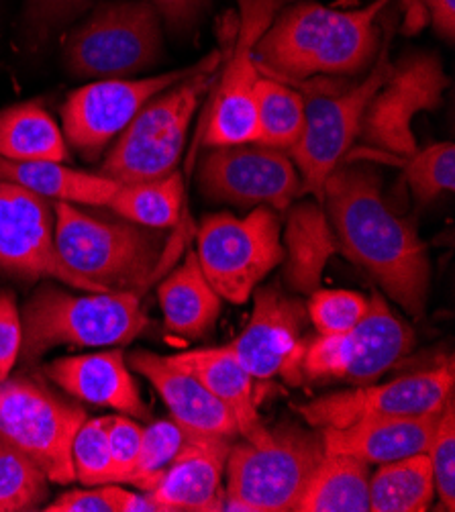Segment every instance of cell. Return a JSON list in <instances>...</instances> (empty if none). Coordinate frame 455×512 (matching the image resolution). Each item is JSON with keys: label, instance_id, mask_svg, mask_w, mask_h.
<instances>
[{"label": "cell", "instance_id": "f1b7e54d", "mask_svg": "<svg viewBox=\"0 0 455 512\" xmlns=\"http://www.w3.org/2000/svg\"><path fill=\"white\" fill-rule=\"evenodd\" d=\"M435 498L427 453L378 466L370 476V512H425Z\"/></svg>", "mask_w": 455, "mask_h": 512}, {"label": "cell", "instance_id": "5bb4252c", "mask_svg": "<svg viewBox=\"0 0 455 512\" xmlns=\"http://www.w3.org/2000/svg\"><path fill=\"white\" fill-rule=\"evenodd\" d=\"M447 76L435 54H413L392 66L386 82L366 107L360 137L400 162L419 149L413 119L435 111L447 88Z\"/></svg>", "mask_w": 455, "mask_h": 512}, {"label": "cell", "instance_id": "f35d334b", "mask_svg": "<svg viewBox=\"0 0 455 512\" xmlns=\"http://www.w3.org/2000/svg\"><path fill=\"white\" fill-rule=\"evenodd\" d=\"M23 321L17 298L11 290H0V382L7 380L21 355Z\"/></svg>", "mask_w": 455, "mask_h": 512}, {"label": "cell", "instance_id": "7c38bea8", "mask_svg": "<svg viewBox=\"0 0 455 512\" xmlns=\"http://www.w3.org/2000/svg\"><path fill=\"white\" fill-rule=\"evenodd\" d=\"M455 388V364L449 357L437 368L413 372L384 384H362L296 404L309 427H347L366 419L429 417L443 411Z\"/></svg>", "mask_w": 455, "mask_h": 512}, {"label": "cell", "instance_id": "4fadbf2b", "mask_svg": "<svg viewBox=\"0 0 455 512\" xmlns=\"http://www.w3.org/2000/svg\"><path fill=\"white\" fill-rule=\"evenodd\" d=\"M284 7V0H239V27L231 56L217 76L215 102L211 107L205 145L225 147L258 141L256 84L262 76L256 62V45L274 17Z\"/></svg>", "mask_w": 455, "mask_h": 512}, {"label": "cell", "instance_id": "ee69618b", "mask_svg": "<svg viewBox=\"0 0 455 512\" xmlns=\"http://www.w3.org/2000/svg\"><path fill=\"white\" fill-rule=\"evenodd\" d=\"M111 494L117 512H160V506L147 492H129L119 484H111Z\"/></svg>", "mask_w": 455, "mask_h": 512}, {"label": "cell", "instance_id": "7a4b0ae2", "mask_svg": "<svg viewBox=\"0 0 455 512\" xmlns=\"http://www.w3.org/2000/svg\"><path fill=\"white\" fill-rule=\"evenodd\" d=\"M390 0L356 11L298 3L274 17L256 45L262 74L278 80L358 76L378 58V19Z\"/></svg>", "mask_w": 455, "mask_h": 512}, {"label": "cell", "instance_id": "d6a6232c", "mask_svg": "<svg viewBox=\"0 0 455 512\" xmlns=\"http://www.w3.org/2000/svg\"><path fill=\"white\" fill-rule=\"evenodd\" d=\"M188 437L190 431L172 417L143 427L141 451L127 484L141 492L154 490L174 464Z\"/></svg>", "mask_w": 455, "mask_h": 512}, {"label": "cell", "instance_id": "ffe728a7", "mask_svg": "<svg viewBox=\"0 0 455 512\" xmlns=\"http://www.w3.org/2000/svg\"><path fill=\"white\" fill-rule=\"evenodd\" d=\"M43 374L72 398L111 408L139 421H149L147 404L129 372L123 349L60 357L47 364Z\"/></svg>", "mask_w": 455, "mask_h": 512}, {"label": "cell", "instance_id": "9c48e42d", "mask_svg": "<svg viewBox=\"0 0 455 512\" xmlns=\"http://www.w3.org/2000/svg\"><path fill=\"white\" fill-rule=\"evenodd\" d=\"M162 47V17L151 0H119L70 33L64 60L76 78H127L158 64Z\"/></svg>", "mask_w": 455, "mask_h": 512}, {"label": "cell", "instance_id": "cb8c5ba5", "mask_svg": "<svg viewBox=\"0 0 455 512\" xmlns=\"http://www.w3.org/2000/svg\"><path fill=\"white\" fill-rule=\"evenodd\" d=\"M339 253L337 235L321 202H298L290 209L284 229L286 280L300 292L311 294L321 288L323 272Z\"/></svg>", "mask_w": 455, "mask_h": 512}, {"label": "cell", "instance_id": "60d3db41", "mask_svg": "<svg viewBox=\"0 0 455 512\" xmlns=\"http://www.w3.org/2000/svg\"><path fill=\"white\" fill-rule=\"evenodd\" d=\"M47 512H117L111 484L88 486V490H70L58 496L47 508Z\"/></svg>", "mask_w": 455, "mask_h": 512}, {"label": "cell", "instance_id": "74e56055", "mask_svg": "<svg viewBox=\"0 0 455 512\" xmlns=\"http://www.w3.org/2000/svg\"><path fill=\"white\" fill-rule=\"evenodd\" d=\"M111 459H113V482L111 484H127L131 472L135 470L137 457L141 451L143 425L129 417H109L107 425Z\"/></svg>", "mask_w": 455, "mask_h": 512}, {"label": "cell", "instance_id": "f546056e", "mask_svg": "<svg viewBox=\"0 0 455 512\" xmlns=\"http://www.w3.org/2000/svg\"><path fill=\"white\" fill-rule=\"evenodd\" d=\"M184 198V180L178 170L172 174L133 184H119L107 207L121 219L147 227L172 229L180 221Z\"/></svg>", "mask_w": 455, "mask_h": 512}, {"label": "cell", "instance_id": "2e32d148", "mask_svg": "<svg viewBox=\"0 0 455 512\" xmlns=\"http://www.w3.org/2000/svg\"><path fill=\"white\" fill-rule=\"evenodd\" d=\"M200 190L209 200L235 207L286 211L302 194L300 174L282 149L262 143L213 147L200 164Z\"/></svg>", "mask_w": 455, "mask_h": 512}, {"label": "cell", "instance_id": "ac0fdd59", "mask_svg": "<svg viewBox=\"0 0 455 512\" xmlns=\"http://www.w3.org/2000/svg\"><path fill=\"white\" fill-rule=\"evenodd\" d=\"M251 296L254 311L245 329L227 347L254 380L282 378L290 386H302L307 304L276 288H262Z\"/></svg>", "mask_w": 455, "mask_h": 512}, {"label": "cell", "instance_id": "9a60e30c", "mask_svg": "<svg viewBox=\"0 0 455 512\" xmlns=\"http://www.w3.org/2000/svg\"><path fill=\"white\" fill-rule=\"evenodd\" d=\"M0 270L25 280L52 278L84 292H107L60 258L49 198L11 182H0Z\"/></svg>", "mask_w": 455, "mask_h": 512}, {"label": "cell", "instance_id": "5b68a950", "mask_svg": "<svg viewBox=\"0 0 455 512\" xmlns=\"http://www.w3.org/2000/svg\"><path fill=\"white\" fill-rule=\"evenodd\" d=\"M221 58V51H213L194 74L151 98L119 135L100 174L119 184L172 174L182 158L194 113L219 76Z\"/></svg>", "mask_w": 455, "mask_h": 512}, {"label": "cell", "instance_id": "e575fe53", "mask_svg": "<svg viewBox=\"0 0 455 512\" xmlns=\"http://www.w3.org/2000/svg\"><path fill=\"white\" fill-rule=\"evenodd\" d=\"M109 417L86 419L72 443V462L76 480L84 486L113 482V459L107 435Z\"/></svg>", "mask_w": 455, "mask_h": 512}, {"label": "cell", "instance_id": "3957f363", "mask_svg": "<svg viewBox=\"0 0 455 512\" xmlns=\"http://www.w3.org/2000/svg\"><path fill=\"white\" fill-rule=\"evenodd\" d=\"M56 247L60 258L80 276L107 292L143 296L164 274L174 241L160 229L125 219L92 215L78 204L54 202Z\"/></svg>", "mask_w": 455, "mask_h": 512}, {"label": "cell", "instance_id": "7bdbcfd3", "mask_svg": "<svg viewBox=\"0 0 455 512\" xmlns=\"http://www.w3.org/2000/svg\"><path fill=\"white\" fill-rule=\"evenodd\" d=\"M415 3L421 5L437 35L451 43L455 35V0H415Z\"/></svg>", "mask_w": 455, "mask_h": 512}, {"label": "cell", "instance_id": "d4e9b609", "mask_svg": "<svg viewBox=\"0 0 455 512\" xmlns=\"http://www.w3.org/2000/svg\"><path fill=\"white\" fill-rule=\"evenodd\" d=\"M158 300L168 333L200 339L217 323L223 298L202 272L196 251H188L186 260L160 284Z\"/></svg>", "mask_w": 455, "mask_h": 512}, {"label": "cell", "instance_id": "83f0119b", "mask_svg": "<svg viewBox=\"0 0 455 512\" xmlns=\"http://www.w3.org/2000/svg\"><path fill=\"white\" fill-rule=\"evenodd\" d=\"M0 156L17 162H56L68 160L64 131L39 102L0 111Z\"/></svg>", "mask_w": 455, "mask_h": 512}, {"label": "cell", "instance_id": "7402d4cb", "mask_svg": "<svg viewBox=\"0 0 455 512\" xmlns=\"http://www.w3.org/2000/svg\"><path fill=\"white\" fill-rule=\"evenodd\" d=\"M441 413L429 417L366 419L347 427L319 429L325 453H345L370 466L427 453Z\"/></svg>", "mask_w": 455, "mask_h": 512}, {"label": "cell", "instance_id": "b9f144b4", "mask_svg": "<svg viewBox=\"0 0 455 512\" xmlns=\"http://www.w3.org/2000/svg\"><path fill=\"white\" fill-rule=\"evenodd\" d=\"M160 17L174 31H188L207 9L209 0H151Z\"/></svg>", "mask_w": 455, "mask_h": 512}, {"label": "cell", "instance_id": "44dd1931", "mask_svg": "<svg viewBox=\"0 0 455 512\" xmlns=\"http://www.w3.org/2000/svg\"><path fill=\"white\" fill-rule=\"evenodd\" d=\"M127 366L151 382L170 408V417L190 433L239 439L237 421L229 408L168 357L151 351H133Z\"/></svg>", "mask_w": 455, "mask_h": 512}, {"label": "cell", "instance_id": "8d00e7d4", "mask_svg": "<svg viewBox=\"0 0 455 512\" xmlns=\"http://www.w3.org/2000/svg\"><path fill=\"white\" fill-rule=\"evenodd\" d=\"M435 494L443 510H455V396L447 400L427 449Z\"/></svg>", "mask_w": 455, "mask_h": 512}, {"label": "cell", "instance_id": "52a82bcc", "mask_svg": "<svg viewBox=\"0 0 455 512\" xmlns=\"http://www.w3.org/2000/svg\"><path fill=\"white\" fill-rule=\"evenodd\" d=\"M386 51V47L380 49L378 62L356 84L345 88L307 84L300 90L305 96V127L288 156L300 174L302 194H313L317 202H323L327 178L360 137L366 107L392 70Z\"/></svg>", "mask_w": 455, "mask_h": 512}, {"label": "cell", "instance_id": "836d02e7", "mask_svg": "<svg viewBox=\"0 0 455 512\" xmlns=\"http://www.w3.org/2000/svg\"><path fill=\"white\" fill-rule=\"evenodd\" d=\"M400 164L415 198L423 204L455 188V147L449 141L417 149Z\"/></svg>", "mask_w": 455, "mask_h": 512}, {"label": "cell", "instance_id": "30bf717a", "mask_svg": "<svg viewBox=\"0 0 455 512\" xmlns=\"http://www.w3.org/2000/svg\"><path fill=\"white\" fill-rule=\"evenodd\" d=\"M282 223L272 207L247 217L211 215L200 223L198 262L223 300L245 304L258 284L284 262Z\"/></svg>", "mask_w": 455, "mask_h": 512}, {"label": "cell", "instance_id": "e0dca14e", "mask_svg": "<svg viewBox=\"0 0 455 512\" xmlns=\"http://www.w3.org/2000/svg\"><path fill=\"white\" fill-rule=\"evenodd\" d=\"M200 64L139 80H98L74 90L62 107L64 137L84 160L96 162L151 98L194 74Z\"/></svg>", "mask_w": 455, "mask_h": 512}, {"label": "cell", "instance_id": "d590c367", "mask_svg": "<svg viewBox=\"0 0 455 512\" xmlns=\"http://www.w3.org/2000/svg\"><path fill=\"white\" fill-rule=\"evenodd\" d=\"M307 313L319 335H341L368 313L370 298L353 290H321L309 294Z\"/></svg>", "mask_w": 455, "mask_h": 512}, {"label": "cell", "instance_id": "8fae6325", "mask_svg": "<svg viewBox=\"0 0 455 512\" xmlns=\"http://www.w3.org/2000/svg\"><path fill=\"white\" fill-rule=\"evenodd\" d=\"M415 345V333L378 292L370 296L364 319L341 335H317L307 341L302 372L311 382L370 384Z\"/></svg>", "mask_w": 455, "mask_h": 512}, {"label": "cell", "instance_id": "ba28073f", "mask_svg": "<svg viewBox=\"0 0 455 512\" xmlns=\"http://www.w3.org/2000/svg\"><path fill=\"white\" fill-rule=\"evenodd\" d=\"M86 419L78 402L35 376H9L0 382V437L31 457L49 482L76 480L72 443Z\"/></svg>", "mask_w": 455, "mask_h": 512}, {"label": "cell", "instance_id": "ab89813d", "mask_svg": "<svg viewBox=\"0 0 455 512\" xmlns=\"http://www.w3.org/2000/svg\"><path fill=\"white\" fill-rule=\"evenodd\" d=\"M92 0H27V23L35 37L62 27L80 15Z\"/></svg>", "mask_w": 455, "mask_h": 512}, {"label": "cell", "instance_id": "603a6c76", "mask_svg": "<svg viewBox=\"0 0 455 512\" xmlns=\"http://www.w3.org/2000/svg\"><path fill=\"white\" fill-rule=\"evenodd\" d=\"M168 360L190 372L229 408L237 421L241 439L260 441L268 435V427L262 423L256 408L254 378L237 362L227 345L184 351L170 355Z\"/></svg>", "mask_w": 455, "mask_h": 512}, {"label": "cell", "instance_id": "8992f818", "mask_svg": "<svg viewBox=\"0 0 455 512\" xmlns=\"http://www.w3.org/2000/svg\"><path fill=\"white\" fill-rule=\"evenodd\" d=\"M325 455L321 431L282 423L260 441H235L227 457L223 510H296L317 464Z\"/></svg>", "mask_w": 455, "mask_h": 512}, {"label": "cell", "instance_id": "6da1fadb", "mask_svg": "<svg viewBox=\"0 0 455 512\" xmlns=\"http://www.w3.org/2000/svg\"><path fill=\"white\" fill-rule=\"evenodd\" d=\"M321 204L339 253L366 270L402 311L421 317L431 284L429 251L415 225L390 209L380 176L366 166L339 164Z\"/></svg>", "mask_w": 455, "mask_h": 512}, {"label": "cell", "instance_id": "4316f807", "mask_svg": "<svg viewBox=\"0 0 455 512\" xmlns=\"http://www.w3.org/2000/svg\"><path fill=\"white\" fill-rule=\"evenodd\" d=\"M370 464L325 453L300 496L296 512H370Z\"/></svg>", "mask_w": 455, "mask_h": 512}, {"label": "cell", "instance_id": "484cf974", "mask_svg": "<svg viewBox=\"0 0 455 512\" xmlns=\"http://www.w3.org/2000/svg\"><path fill=\"white\" fill-rule=\"evenodd\" d=\"M0 182L23 186L54 202L84 204V207H107L117 192L119 182L56 162H17L0 156Z\"/></svg>", "mask_w": 455, "mask_h": 512}, {"label": "cell", "instance_id": "1f68e13d", "mask_svg": "<svg viewBox=\"0 0 455 512\" xmlns=\"http://www.w3.org/2000/svg\"><path fill=\"white\" fill-rule=\"evenodd\" d=\"M49 496L45 472L0 437V512L37 510Z\"/></svg>", "mask_w": 455, "mask_h": 512}, {"label": "cell", "instance_id": "4dcf8cb0", "mask_svg": "<svg viewBox=\"0 0 455 512\" xmlns=\"http://www.w3.org/2000/svg\"><path fill=\"white\" fill-rule=\"evenodd\" d=\"M258 141L288 153L305 127V96L284 80L262 74L256 84Z\"/></svg>", "mask_w": 455, "mask_h": 512}, {"label": "cell", "instance_id": "d6986e66", "mask_svg": "<svg viewBox=\"0 0 455 512\" xmlns=\"http://www.w3.org/2000/svg\"><path fill=\"white\" fill-rule=\"evenodd\" d=\"M237 439L190 433L160 484L147 492L160 512H219L225 506V468Z\"/></svg>", "mask_w": 455, "mask_h": 512}, {"label": "cell", "instance_id": "277c9868", "mask_svg": "<svg viewBox=\"0 0 455 512\" xmlns=\"http://www.w3.org/2000/svg\"><path fill=\"white\" fill-rule=\"evenodd\" d=\"M21 360L35 362L49 349L127 345L137 339L149 319L135 292L72 294L52 284L41 286L21 313Z\"/></svg>", "mask_w": 455, "mask_h": 512}]
</instances>
